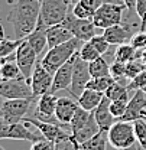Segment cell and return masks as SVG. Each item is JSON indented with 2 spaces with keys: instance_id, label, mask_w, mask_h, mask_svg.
Instances as JSON below:
<instances>
[{
  "instance_id": "c3c4849f",
  "label": "cell",
  "mask_w": 146,
  "mask_h": 150,
  "mask_svg": "<svg viewBox=\"0 0 146 150\" xmlns=\"http://www.w3.org/2000/svg\"><path fill=\"white\" fill-rule=\"evenodd\" d=\"M122 150H139V147H137V144H133V146H130L127 149H122Z\"/></svg>"
},
{
  "instance_id": "4dcf8cb0",
  "label": "cell",
  "mask_w": 146,
  "mask_h": 150,
  "mask_svg": "<svg viewBox=\"0 0 146 150\" xmlns=\"http://www.w3.org/2000/svg\"><path fill=\"white\" fill-rule=\"evenodd\" d=\"M116 82V79L107 75V76H100V78H91L87 84V88L88 90H94V91H98V93H106L110 87Z\"/></svg>"
},
{
  "instance_id": "d6986e66",
  "label": "cell",
  "mask_w": 146,
  "mask_h": 150,
  "mask_svg": "<svg viewBox=\"0 0 146 150\" xmlns=\"http://www.w3.org/2000/svg\"><path fill=\"white\" fill-rule=\"evenodd\" d=\"M46 38H48V49H49V48H55L61 43H65V42L71 40L74 35L67 26L59 23V25L49 26L46 29Z\"/></svg>"
},
{
  "instance_id": "30bf717a",
  "label": "cell",
  "mask_w": 146,
  "mask_h": 150,
  "mask_svg": "<svg viewBox=\"0 0 146 150\" xmlns=\"http://www.w3.org/2000/svg\"><path fill=\"white\" fill-rule=\"evenodd\" d=\"M62 25L71 30L74 38H77L83 42H88L93 36H95V26L91 19L77 18L73 13V10L68 13V16L62 22Z\"/></svg>"
},
{
  "instance_id": "816d5d0a",
  "label": "cell",
  "mask_w": 146,
  "mask_h": 150,
  "mask_svg": "<svg viewBox=\"0 0 146 150\" xmlns=\"http://www.w3.org/2000/svg\"><path fill=\"white\" fill-rule=\"evenodd\" d=\"M142 90H143V91H145V93H146V85H145V87H143V88H142Z\"/></svg>"
},
{
  "instance_id": "e575fe53",
  "label": "cell",
  "mask_w": 146,
  "mask_h": 150,
  "mask_svg": "<svg viewBox=\"0 0 146 150\" xmlns=\"http://www.w3.org/2000/svg\"><path fill=\"white\" fill-rule=\"evenodd\" d=\"M54 150H81L80 143L70 134L65 139H61L54 143Z\"/></svg>"
},
{
  "instance_id": "6da1fadb",
  "label": "cell",
  "mask_w": 146,
  "mask_h": 150,
  "mask_svg": "<svg viewBox=\"0 0 146 150\" xmlns=\"http://www.w3.org/2000/svg\"><path fill=\"white\" fill-rule=\"evenodd\" d=\"M42 0H16L10 15L9 22L12 23L15 39H26L38 25L41 13Z\"/></svg>"
},
{
  "instance_id": "7a4b0ae2",
  "label": "cell",
  "mask_w": 146,
  "mask_h": 150,
  "mask_svg": "<svg viewBox=\"0 0 146 150\" xmlns=\"http://www.w3.org/2000/svg\"><path fill=\"white\" fill-rule=\"evenodd\" d=\"M83 40L73 38L71 40L61 43L55 48H49L48 52L43 55V58L41 59V64L43 65V68L46 71H49L51 74H55L67 61H70L83 46Z\"/></svg>"
},
{
  "instance_id": "d590c367",
  "label": "cell",
  "mask_w": 146,
  "mask_h": 150,
  "mask_svg": "<svg viewBox=\"0 0 146 150\" xmlns=\"http://www.w3.org/2000/svg\"><path fill=\"white\" fill-rule=\"evenodd\" d=\"M143 69H146V65L143 61H130L126 64V79H133L135 76L140 74Z\"/></svg>"
},
{
  "instance_id": "681fc988",
  "label": "cell",
  "mask_w": 146,
  "mask_h": 150,
  "mask_svg": "<svg viewBox=\"0 0 146 150\" xmlns=\"http://www.w3.org/2000/svg\"><path fill=\"white\" fill-rule=\"evenodd\" d=\"M142 117H143V118H146V108L142 111Z\"/></svg>"
},
{
  "instance_id": "603a6c76",
  "label": "cell",
  "mask_w": 146,
  "mask_h": 150,
  "mask_svg": "<svg viewBox=\"0 0 146 150\" xmlns=\"http://www.w3.org/2000/svg\"><path fill=\"white\" fill-rule=\"evenodd\" d=\"M103 97H104V93H98V91L85 88L83 94L78 97L77 101H78V105L81 108H84L87 111H94L98 107V104L101 103Z\"/></svg>"
},
{
  "instance_id": "484cf974",
  "label": "cell",
  "mask_w": 146,
  "mask_h": 150,
  "mask_svg": "<svg viewBox=\"0 0 146 150\" xmlns=\"http://www.w3.org/2000/svg\"><path fill=\"white\" fill-rule=\"evenodd\" d=\"M137 55V49L132 45V43H123L119 45L114 51V59L120 61L123 64H127L130 61H135Z\"/></svg>"
},
{
  "instance_id": "e0dca14e",
  "label": "cell",
  "mask_w": 146,
  "mask_h": 150,
  "mask_svg": "<svg viewBox=\"0 0 146 150\" xmlns=\"http://www.w3.org/2000/svg\"><path fill=\"white\" fill-rule=\"evenodd\" d=\"M110 103H111V101H110L106 95H104V97H103V100H101V103L98 104V107L93 111L94 118H95V121H97V124H98L100 130L109 131L110 127L116 123L114 115H113L111 111H110Z\"/></svg>"
},
{
  "instance_id": "f907efd6",
  "label": "cell",
  "mask_w": 146,
  "mask_h": 150,
  "mask_svg": "<svg viewBox=\"0 0 146 150\" xmlns=\"http://www.w3.org/2000/svg\"><path fill=\"white\" fill-rule=\"evenodd\" d=\"M78 1H80V0H71V3H73V4H75V3H78Z\"/></svg>"
},
{
  "instance_id": "277c9868",
  "label": "cell",
  "mask_w": 146,
  "mask_h": 150,
  "mask_svg": "<svg viewBox=\"0 0 146 150\" xmlns=\"http://www.w3.org/2000/svg\"><path fill=\"white\" fill-rule=\"evenodd\" d=\"M126 6L125 4H119L114 1H104L93 15V23L95 26V29H107L114 25H120L125 18V12H126Z\"/></svg>"
},
{
  "instance_id": "f1b7e54d",
  "label": "cell",
  "mask_w": 146,
  "mask_h": 150,
  "mask_svg": "<svg viewBox=\"0 0 146 150\" xmlns=\"http://www.w3.org/2000/svg\"><path fill=\"white\" fill-rule=\"evenodd\" d=\"M104 95L109 98L110 101H116V100L129 101V88H127V85H123L122 82L116 81L109 90L104 93Z\"/></svg>"
},
{
  "instance_id": "7402d4cb",
  "label": "cell",
  "mask_w": 146,
  "mask_h": 150,
  "mask_svg": "<svg viewBox=\"0 0 146 150\" xmlns=\"http://www.w3.org/2000/svg\"><path fill=\"white\" fill-rule=\"evenodd\" d=\"M106 0H80L73 6V13L77 18L91 19L94 12L104 3Z\"/></svg>"
},
{
  "instance_id": "f546056e",
  "label": "cell",
  "mask_w": 146,
  "mask_h": 150,
  "mask_svg": "<svg viewBox=\"0 0 146 150\" xmlns=\"http://www.w3.org/2000/svg\"><path fill=\"white\" fill-rule=\"evenodd\" d=\"M91 117H93V111H87V110L78 107L75 114H74L73 120H71V123H70V130H71V133L80 130L81 127H84L90 121Z\"/></svg>"
},
{
  "instance_id": "74e56055",
  "label": "cell",
  "mask_w": 146,
  "mask_h": 150,
  "mask_svg": "<svg viewBox=\"0 0 146 150\" xmlns=\"http://www.w3.org/2000/svg\"><path fill=\"white\" fill-rule=\"evenodd\" d=\"M127 103L129 101H123V100H116L110 103V111L116 120H120L125 115V112L127 110Z\"/></svg>"
},
{
  "instance_id": "db71d44e",
  "label": "cell",
  "mask_w": 146,
  "mask_h": 150,
  "mask_svg": "<svg viewBox=\"0 0 146 150\" xmlns=\"http://www.w3.org/2000/svg\"><path fill=\"white\" fill-rule=\"evenodd\" d=\"M0 81H1V76H0Z\"/></svg>"
},
{
  "instance_id": "8992f818",
  "label": "cell",
  "mask_w": 146,
  "mask_h": 150,
  "mask_svg": "<svg viewBox=\"0 0 146 150\" xmlns=\"http://www.w3.org/2000/svg\"><path fill=\"white\" fill-rule=\"evenodd\" d=\"M31 124L20 121V123H4L0 121V140L9 139V140H25L35 143L42 139H45L42 134H38L29 129Z\"/></svg>"
},
{
  "instance_id": "7c38bea8",
  "label": "cell",
  "mask_w": 146,
  "mask_h": 150,
  "mask_svg": "<svg viewBox=\"0 0 146 150\" xmlns=\"http://www.w3.org/2000/svg\"><path fill=\"white\" fill-rule=\"evenodd\" d=\"M52 81H54V74H51L49 71H46L43 68V65L41 64V59H38L33 74L31 76V87H32V93L35 98H39L41 95L46 93H51L52 88Z\"/></svg>"
},
{
  "instance_id": "836d02e7",
  "label": "cell",
  "mask_w": 146,
  "mask_h": 150,
  "mask_svg": "<svg viewBox=\"0 0 146 150\" xmlns=\"http://www.w3.org/2000/svg\"><path fill=\"white\" fill-rule=\"evenodd\" d=\"M78 55H80L81 59H84L85 62H93V61H95L97 58L103 56V55H100V54H98V51L93 46L90 40L83 43V46H81V48H80V51H78Z\"/></svg>"
},
{
  "instance_id": "5b68a950",
  "label": "cell",
  "mask_w": 146,
  "mask_h": 150,
  "mask_svg": "<svg viewBox=\"0 0 146 150\" xmlns=\"http://www.w3.org/2000/svg\"><path fill=\"white\" fill-rule=\"evenodd\" d=\"M109 143L111 147L116 150L127 149L130 146L136 144V136H135V127L132 121H122L117 120L107 131Z\"/></svg>"
},
{
  "instance_id": "f6af8a7d",
  "label": "cell",
  "mask_w": 146,
  "mask_h": 150,
  "mask_svg": "<svg viewBox=\"0 0 146 150\" xmlns=\"http://www.w3.org/2000/svg\"><path fill=\"white\" fill-rule=\"evenodd\" d=\"M4 38H6V35H4V29H3V25L0 23V40L4 39Z\"/></svg>"
},
{
  "instance_id": "2e32d148",
  "label": "cell",
  "mask_w": 146,
  "mask_h": 150,
  "mask_svg": "<svg viewBox=\"0 0 146 150\" xmlns=\"http://www.w3.org/2000/svg\"><path fill=\"white\" fill-rule=\"evenodd\" d=\"M146 108V93L143 90H136L135 95L129 100L127 110L125 115L120 118L122 121H135L137 118H142V111Z\"/></svg>"
},
{
  "instance_id": "f35d334b",
  "label": "cell",
  "mask_w": 146,
  "mask_h": 150,
  "mask_svg": "<svg viewBox=\"0 0 146 150\" xmlns=\"http://www.w3.org/2000/svg\"><path fill=\"white\" fill-rule=\"evenodd\" d=\"M90 42H91L93 46L98 51L100 55L107 54V51H109V48H110V43L103 35H95V36H93L91 39H90Z\"/></svg>"
},
{
  "instance_id": "3957f363",
  "label": "cell",
  "mask_w": 146,
  "mask_h": 150,
  "mask_svg": "<svg viewBox=\"0 0 146 150\" xmlns=\"http://www.w3.org/2000/svg\"><path fill=\"white\" fill-rule=\"evenodd\" d=\"M73 6L71 0H42L38 23L46 28L59 25L73 10Z\"/></svg>"
},
{
  "instance_id": "bcb514c9",
  "label": "cell",
  "mask_w": 146,
  "mask_h": 150,
  "mask_svg": "<svg viewBox=\"0 0 146 150\" xmlns=\"http://www.w3.org/2000/svg\"><path fill=\"white\" fill-rule=\"evenodd\" d=\"M3 103H4V98L0 97V118H1V115H3Z\"/></svg>"
},
{
  "instance_id": "8d00e7d4",
  "label": "cell",
  "mask_w": 146,
  "mask_h": 150,
  "mask_svg": "<svg viewBox=\"0 0 146 150\" xmlns=\"http://www.w3.org/2000/svg\"><path fill=\"white\" fill-rule=\"evenodd\" d=\"M110 75L119 82H122V79H126V64L114 59L110 65Z\"/></svg>"
},
{
  "instance_id": "52a82bcc",
  "label": "cell",
  "mask_w": 146,
  "mask_h": 150,
  "mask_svg": "<svg viewBox=\"0 0 146 150\" xmlns=\"http://www.w3.org/2000/svg\"><path fill=\"white\" fill-rule=\"evenodd\" d=\"M36 98H16L4 100L3 103V115L1 121L4 123H20L28 115L32 104Z\"/></svg>"
},
{
  "instance_id": "ac0fdd59",
  "label": "cell",
  "mask_w": 146,
  "mask_h": 150,
  "mask_svg": "<svg viewBox=\"0 0 146 150\" xmlns=\"http://www.w3.org/2000/svg\"><path fill=\"white\" fill-rule=\"evenodd\" d=\"M103 36L109 40L110 45L119 46V45L127 43L129 40L132 39V36H133V32H132L129 28H126L123 23H120V25H114V26H111V28L104 29Z\"/></svg>"
},
{
  "instance_id": "ab89813d",
  "label": "cell",
  "mask_w": 146,
  "mask_h": 150,
  "mask_svg": "<svg viewBox=\"0 0 146 150\" xmlns=\"http://www.w3.org/2000/svg\"><path fill=\"white\" fill-rule=\"evenodd\" d=\"M146 85V69H143L137 76H135L133 79H130L127 84L129 91H136V90H142Z\"/></svg>"
},
{
  "instance_id": "44dd1931",
  "label": "cell",
  "mask_w": 146,
  "mask_h": 150,
  "mask_svg": "<svg viewBox=\"0 0 146 150\" xmlns=\"http://www.w3.org/2000/svg\"><path fill=\"white\" fill-rule=\"evenodd\" d=\"M56 104H58V97L54 93H46L41 95L38 100V105L35 108L33 117H36V115H55Z\"/></svg>"
},
{
  "instance_id": "9a60e30c",
  "label": "cell",
  "mask_w": 146,
  "mask_h": 150,
  "mask_svg": "<svg viewBox=\"0 0 146 150\" xmlns=\"http://www.w3.org/2000/svg\"><path fill=\"white\" fill-rule=\"evenodd\" d=\"M77 55V54H75ZM75 55L67 61L54 74V81H52V88L51 93H58L61 90H70L71 81H73V71H74V62H75Z\"/></svg>"
},
{
  "instance_id": "cb8c5ba5",
  "label": "cell",
  "mask_w": 146,
  "mask_h": 150,
  "mask_svg": "<svg viewBox=\"0 0 146 150\" xmlns=\"http://www.w3.org/2000/svg\"><path fill=\"white\" fill-rule=\"evenodd\" d=\"M98 131H100V127H98V124H97V121H95V118H94V114H93L90 121H88L84 127H81L80 130L71 133V136H73L80 144H83V143H85L87 140H90L93 136H95Z\"/></svg>"
},
{
  "instance_id": "ee69618b",
  "label": "cell",
  "mask_w": 146,
  "mask_h": 150,
  "mask_svg": "<svg viewBox=\"0 0 146 150\" xmlns=\"http://www.w3.org/2000/svg\"><path fill=\"white\" fill-rule=\"evenodd\" d=\"M136 3L137 0H123V4L126 6V9L129 12H135V13H136Z\"/></svg>"
},
{
  "instance_id": "ffe728a7",
  "label": "cell",
  "mask_w": 146,
  "mask_h": 150,
  "mask_svg": "<svg viewBox=\"0 0 146 150\" xmlns=\"http://www.w3.org/2000/svg\"><path fill=\"white\" fill-rule=\"evenodd\" d=\"M46 26H43V25H41V23H38L36 28H35V30L31 33V35H28L26 36V40L29 42V45L35 49V52H36L38 55H41L43 51H45V48H48V38H46Z\"/></svg>"
},
{
  "instance_id": "d4e9b609",
  "label": "cell",
  "mask_w": 146,
  "mask_h": 150,
  "mask_svg": "<svg viewBox=\"0 0 146 150\" xmlns=\"http://www.w3.org/2000/svg\"><path fill=\"white\" fill-rule=\"evenodd\" d=\"M109 143V136L106 130H100L95 136H93L90 140H87L85 143L80 144L81 150H106Z\"/></svg>"
},
{
  "instance_id": "1f68e13d",
  "label": "cell",
  "mask_w": 146,
  "mask_h": 150,
  "mask_svg": "<svg viewBox=\"0 0 146 150\" xmlns=\"http://www.w3.org/2000/svg\"><path fill=\"white\" fill-rule=\"evenodd\" d=\"M133 127H135L136 143L143 150H146V120L143 117L135 120V121H133Z\"/></svg>"
},
{
  "instance_id": "ba28073f",
  "label": "cell",
  "mask_w": 146,
  "mask_h": 150,
  "mask_svg": "<svg viewBox=\"0 0 146 150\" xmlns=\"http://www.w3.org/2000/svg\"><path fill=\"white\" fill-rule=\"evenodd\" d=\"M0 97L4 100H16V98H35L32 93V87L26 78L20 79H1L0 81Z\"/></svg>"
},
{
  "instance_id": "d6a6232c",
  "label": "cell",
  "mask_w": 146,
  "mask_h": 150,
  "mask_svg": "<svg viewBox=\"0 0 146 150\" xmlns=\"http://www.w3.org/2000/svg\"><path fill=\"white\" fill-rule=\"evenodd\" d=\"M23 39H1L0 40V56H10L16 52L19 45L22 43Z\"/></svg>"
},
{
  "instance_id": "5bb4252c",
  "label": "cell",
  "mask_w": 146,
  "mask_h": 150,
  "mask_svg": "<svg viewBox=\"0 0 146 150\" xmlns=\"http://www.w3.org/2000/svg\"><path fill=\"white\" fill-rule=\"evenodd\" d=\"M78 107H80L78 101L74 97H59L58 104H56V110H55V117L58 118V121L62 126L70 127V123H71Z\"/></svg>"
},
{
  "instance_id": "f5cc1de1",
  "label": "cell",
  "mask_w": 146,
  "mask_h": 150,
  "mask_svg": "<svg viewBox=\"0 0 146 150\" xmlns=\"http://www.w3.org/2000/svg\"><path fill=\"white\" fill-rule=\"evenodd\" d=\"M0 150H4V149H3V147H1V146H0Z\"/></svg>"
},
{
  "instance_id": "60d3db41",
  "label": "cell",
  "mask_w": 146,
  "mask_h": 150,
  "mask_svg": "<svg viewBox=\"0 0 146 150\" xmlns=\"http://www.w3.org/2000/svg\"><path fill=\"white\" fill-rule=\"evenodd\" d=\"M136 15L140 20V30L146 32V0H137L136 3Z\"/></svg>"
},
{
  "instance_id": "83f0119b",
  "label": "cell",
  "mask_w": 146,
  "mask_h": 150,
  "mask_svg": "<svg viewBox=\"0 0 146 150\" xmlns=\"http://www.w3.org/2000/svg\"><path fill=\"white\" fill-rule=\"evenodd\" d=\"M88 68H90L91 78H100V76L110 75V64L104 56H100L95 61L88 62Z\"/></svg>"
},
{
  "instance_id": "4fadbf2b",
  "label": "cell",
  "mask_w": 146,
  "mask_h": 150,
  "mask_svg": "<svg viewBox=\"0 0 146 150\" xmlns=\"http://www.w3.org/2000/svg\"><path fill=\"white\" fill-rule=\"evenodd\" d=\"M23 121L25 123H28V124H31V126H33V127H36L39 133L46 139V140H49V142H58V140H61V139H65V137H68L71 133H68V131H65V129H62V127H59V126H55V124H49V123H43V121H41V120H38L35 117H25L23 118Z\"/></svg>"
},
{
  "instance_id": "9c48e42d",
  "label": "cell",
  "mask_w": 146,
  "mask_h": 150,
  "mask_svg": "<svg viewBox=\"0 0 146 150\" xmlns=\"http://www.w3.org/2000/svg\"><path fill=\"white\" fill-rule=\"evenodd\" d=\"M90 79H91V74H90L88 62L81 59L80 55H78V52H77L75 62H74L73 81H71V87L68 90L71 93V97H74L75 100H78V97L87 88V84H88Z\"/></svg>"
},
{
  "instance_id": "4316f807",
  "label": "cell",
  "mask_w": 146,
  "mask_h": 150,
  "mask_svg": "<svg viewBox=\"0 0 146 150\" xmlns=\"http://www.w3.org/2000/svg\"><path fill=\"white\" fill-rule=\"evenodd\" d=\"M0 76L1 79H6V81H10V79H20V78H25L19 65L16 64V59H10L7 61L1 68H0Z\"/></svg>"
},
{
  "instance_id": "b9f144b4",
  "label": "cell",
  "mask_w": 146,
  "mask_h": 150,
  "mask_svg": "<svg viewBox=\"0 0 146 150\" xmlns=\"http://www.w3.org/2000/svg\"><path fill=\"white\" fill-rule=\"evenodd\" d=\"M130 43H132L137 51L146 49V32L139 30L137 33H135V35L132 36V39H130Z\"/></svg>"
},
{
  "instance_id": "8fae6325",
  "label": "cell",
  "mask_w": 146,
  "mask_h": 150,
  "mask_svg": "<svg viewBox=\"0 0 146 150\" xmlns=\"http://www.w3.org/2000/svg\"><path fill=\"white\" fill-rule=\"evenodd\" d=\"M38 56L39 55L35 52V49L29 45V42L26 39H23L22 43L19 45V48L16 49V64L19 65L22 74L28 81H31V76L33 74L35 65L38 62Z\"/></svg>"
},
{
  "instance_id": "7dc6e473",
  "label": "cell",
  "mask_w": 146,
  "mask_h": 150,
  "mask_svg": "<svg viewBox=\"0 0 146 150\" xmlns=\"http://www.w3.org/2000/svg\"><path fill=\"white\" fill-rule=\"evenodd\" d=\"M140 58H142V61H143V64L146 65V49H143L142 52H140Z\"/></svg>"
},
{
  "instance_id": "7bdbcfd3",
  "label": "cell",
  "mask_w": 146,
  "mask_h": 150,
  "mask_svg": "<svg viewBox=\"0 0 146 150\" xmlns=\"http://www.w3.org/2000/svg\"><path fill=\"white\" fill-rule=\"evenodd\" d=\"M31 150H54V142H49L46 139H42L39 142L32 143Z\"/></svg>"
}]
</instances>
